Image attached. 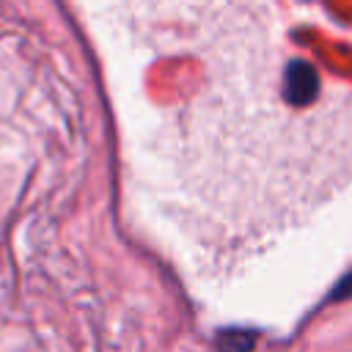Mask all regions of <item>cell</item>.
<instances>
[{"instance_id":"1","label":"cell","mask_w":352,"mask_h":352,"mask_svg":"<svg viewBox=\"0 0 352 352\" xmlns=\"http://www.w3.org/2000/svg\"><path fill=\"white\" fill-rule=\"evenodd\" d=\"M283 94L292 104H308L316 99L319 94V74L311 63L305 60H292L286 69V82H283Z\"/></svg>"},{"instance_id":"2","label":"cell","mask_w":352,"mask_h":352,"mask_svg":"<svg viewBox=\"0 0 352 352\" xmlns=\"http://www.w3.org/2000/svg\"><path fill=\"white\" fill-rule=\"evenodd\" d=\"M253 341H256V333H250V330H226L217 338V349L220 352H248L253 346Z\"/></svg>"}]
</instances>
